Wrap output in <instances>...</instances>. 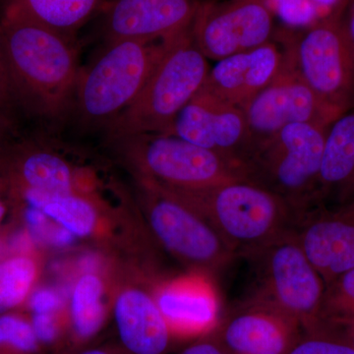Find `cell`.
<instances>
[{
    "mask_svg": "<svg viewBox=\"0 0 354 354\" xmlns=\"http://www.w3.org/2000/svg\"><path fill=\"white\" fill-rule=\"evenodd\" d=\"M329 127H283L256 147L244 169L246 178L283 198L301 220L318 208L317 188Z\"/></svg>",
    "mask_w": 354,
    "mask_h": 354,
    "instance_id": "cell-4",
    "label": "cell"
},
{
    "mask_svg": "<svg viewBox=\"0 0 354 354\" xmlns=\"http://www.w3.org/2000/svg\"><path fill=\"white\" fill-rule=\"evenodd\" d=\"M4 214H6V207L0 203V221L3 218Z\"/></svg>",
    "mask_w": 354,
    "mask_h": 354,
    "instance_id": "cell-35",
    "label": "cell"
},
{
    "mask_svg": "<svg viewBox=\"0 0 354 354\" xmlns=\"http://www.w3.org/2000/svg\"><path fill=\"white\" fill-rule=\"evenodd\" d=\"M191 25L160 41V57L141 92L109 124L114 137L167 134L179 113L201 90L211 67Z\"/></svg>",
    "mask_w": 354,
    "mask_h": 354,
    "instance_id": "cell-2",
    "label": "cell"
},
{
    "mask_svg": "<svg viewBox=\"0 0 354 354\" xmlns=\"http://www.w3.org/2000/svg\"><path fill=\"white\" fill-rule=\"evenodd\" d=\"M81 354H109L106 351H100V349H91V351H84Z\"/></svg>",
    "mask_w": 354,
    "mask_h": 354,
    "instance_id": "cell-34",
    "label": "cell"
},
{
    "mask_svg": "<svg viewBox=\"0 0 354 354\" xmlns=\"http://www.w3.org/2000/svg\"><path fill=\"white\" fill-rule=\"evenodd\" d=\"M302 333L285 314L251 298L220 322L215 337L228 354H286Z\"/></svg>",
    "mask_w": 354,
    "mask_h": 354,
    "instance_id": "cell-15",
    "label": "cell"
},
{
    "mask_svg": "<svg viewBox=\"0 0 354 354\" xmlns=\"http://www.w3.org/2000/svg\"><path fill=\"white\" fill-rule=\"evenodd\" d=\"M23 199L28 206L41 209L50 220L57 221L75 236H87L94 230L97 220L94 207L73 192L51 195L24 188Z\"/></svg>",
    "mask_w": 354,
    "mask_h": 354,
    "instance_id": "cell-21",
    "label": "cell"
},
{
    "mask_svg": "<svg viewBox=\"0 0 354 354\" xmlns=\"http://www.w3.org/2000/svg\"><path fill=\"white\" fill-rule=\"evenodd\" d=\"M32 327L39 342H51L57 337V326L53 314H32Z\"/></svg>",
    "mask_w": 354,
    "mask_h": 354,
    "instance_id": "cell-29",
    "label": "cell"
},
{
    "mask_svg": "<svg viewBox=\"0 0 354 354\" xmlns=\"http://www.w3.org/2000/svg\"><path fill=\"white\" fill-rule=\"evenodd\" d=\"M342 20H344V27H346V34H348L349 44H351L354 58V0H351V2H349L348 9H346Z\"/></svg>",
    "mask_w": 354,
    "mask_h": 354,
    "instance_id": "cell-31",
    "label": "cell"
},
{
    "mask_svg": "<svg viewBox=\"0 0 354 354\" xmlns=\"http://www.w3.org/2000/svg\"><path fill=\"white\" fill-rule=\"evenodd\" d=\"M62 297L57 291L41 288L32 292L30 297V309L32 314H53L62 306Z\"/></svg>",
    "mask_w": 354,
    "mask_h": 354,
    "instance_id": "cell-28",
    "label": "cell"
},
{
    "mask_svg": "<svg viewBox=\"0 0 354 354\" xmlns=\"http://www.w3.org/2000/svg\"><path fill=\"white\" fill-rule=\"evenodd\" d=\"M37 265L29 256L0 261V315L9 313L29 297L37 278Z\"/></svg>",
    "mask_w": 354,
    "mask_h": 354,
    "instance_id": "cell-24",
    "label": "cell"
},
{
    "mask_svg": "<svg viewBox=\"0 0 354 354\" xmlns=\"http://www.w3.org/2000/svg\"><path fill=\"white\" fill-rule=\"evenodd\" d=\"M102 283L94 274H85L74 288L71 299V316L74 329L81 337H92L104 322L102 304Z\"/></svg>",
    "mask_w": 354,
    "mask_h": 354,
    "instance_id": "cell-23",
    "label": "cell"
},
{
    "mask_svg": "<svg viewBox=\"0 0 354 354\" xmlns=\"http://www.w3.org/2000/svg\"><path fill=\"white\" fill-rule=\"evenodd\" d=\"M203 0H106L102 6L106 43L120 39L153 43L191 25Z\"/></svg>",
    "mask_w": 354,
    "mask_h": 354,
    "instance_id": "cell-13",
    "label": "cell"
},
{
    "mask_svg": "<svg viewBox=\"0 0 354 354\" xmlns=\"http://www.w3.org/2000/svg\"><path fill=\"white\" fill-rule=\"evenodd\" d=\"M211 221L236 255H249L297 228L299 216L283 198L247 178L205 189H167Z\"/></svg>",
    "mask_w": 354,
    "mask_h": 354,
    "instance_id": "cell-3",
    "label": "cell"
},
{
    "mask_svg": "<svg viewBox=\"0 0 354 354\" xmlns=\"http://www.w3.org/2000/svg\"><path fill=\"white\" fill-rule=\"evenodd\" d=\"M155 197L149 220L167 250L207 271L221 270L236 256L211 221L188 203L164 188Z\"/></svg>",
    "mask_w": 354,
    "mask_h": 354,
    "instance_id": "cell-10",
    "label": "cell"
},
{
    "mask_svg": "<svg viewBox=\"0 0 354 354\" xmlns=\"http://www.w3.org/2000/svg\"><path fill=\"white\" fill-rule=\"evenodd\" d=\"M335 330V332L339 333L344 335L346 339L354 346V323L349 324L348 326H344V327L339 328V329H332Z\"/></svg>",
    "mask_w": 354,
    "mask_h": 354,
    "instance_id": "cell-33",
    "label": "cell"
},
{
    "mask_svg": "<svg viewBox=\"0 0 354 354\" xmlns=\"http://www.w3.org/2000/svg\"><path fill=\"white\" fill-rule=\"evenodd\" d=\"M354 198V109L330 125L324 145L317 199L319 207L346 204Z\"/></svg>",
    "mask_w": 354,
    "mask_h": 354,
    "instance_id": "cell-18",
    "label": "cell"
},
{
    "mask_svg": "<svg viewBox=\"0 0 354 354\" xmlns=\"http://www.w3.org/2000/svg\"><path fill=\"white\" fill-rule=\"evenodd\" d=\"M129 138L139 144L146 171L167 189L200 190L246 178L239 165L174 135L144 134Z\"/></svg>",
    "mask_w": 354,
    "mask_h": 354,
    "instance_id": "cell-8",
    "label": "cell"
},
{
    "mask_svg": "<svg viewBox=\"0 0 354 354\" xmlns=\"http://www.w3.org/2000/svg\"><path fill=\"white\" fill-rule=\"evenodd\" d=\"M191 28L203 55L218 62L272 41L274 16L260 0H203Z\"/></svg>",
    "mask_w": 354,
    "mask_h": 354,
    "instance_id": "cell-9",
    "label": "cell"
},
{
    "mask_svg": "<svg viewBox=\"0 0 354 354\" xmlns=\"http://www.w3.org/2000/svg\"><path fill=\"white\" fill-rule=\"evenodd\" d=\"M106 0H11L7 7L17 9L44 25L72 35L97 11Z\"/></svg>",
    "mask_w": 354,
    "mask_h": 354,
    "instance_id": "cell-20",
    "label": "cell"
},
{
    "mask_svg": "<svg viewBox=\"0 0 354 354\" xmlns=\"http://www.w3.org/2000/svg\"><path fill=\"white\" fill-rule=\"evenodd\" d=\"M319 328L339 329L354 323V269L325 285Z\"/></svg>",
    "mask_w": 354,
    "mask_h": 354,
    "instance_id": "cell-25",
    "label": "cell"
},
{
    "mask_svg": "<svg viewBox=\"0 0 354 354\" xmlns=\"http://www.w3.org/2000/svg\"><path fill=\"white\" fill-rule=\"evenodd\" d=\"M38 346L31 321L12 313L0 315V354H32Z\"/></svg>",
    "mask_w": 354,
    "mask_h": 354,
    "instance_id": "cell-26",
    "label": "cell"
},
{
    "mask_svg": "<svg viewBox=\"0 0 354 354\" xmlns=\"http://www.w3.org/2000/svg\"><path fill=\"white\" fill-rule=\"evenodd\" d=\"M11 86H12V83H11L10 76L7 70L1 41H0V93L6 94Z\"/></svg>",
    "mask_w": 354,
    "mask_h": 354,
    "instance_id": "cell-32",
    "label": "cell"
},
{
    "mask_svg": "<svg viewBox=\"0 0 354 354\" xmlns=\"http://www.w3.org/2000/svg\"><path fill=\"white\" fill-rule=\"evenodd\" d=\"M179 354H228L225 348L216 341L215 337L211 339L199 342L184 349Z\"/></svg>",
    "mask_w": 354,
    "mask_h": 354,
    "instance_id": "cell-30",
    "label": "cell"
},
{
    "mask_svg": "<svg viewBox=\"0 0 354 354\" xmlns=\"http://www.w3.org/2000/svg\"><path fill=\"white\" fill-rule=\"evenodd\" d=\"M167 134L218 153L243 171L253 151L243 109L202 88L179 113Z\"/></svg>",
    "mask_w": 354,
    "mask_h": 354,
    "instance_id": "cell-12",
    "label": "cell"
},
{
    "mask_svg": "<svg viewBox=\"0 0 354 354\" xmlns=\"http://www.w3.org/2000/svg\"><path fill=\"white\" fill-rule=\"evenodd\" d=\"M0 41L12 86L41 113L64 111L80 74L72 35L7 7Z\"/></svg>",
    "mask_w": 354,
    "mask_h": 354,
    "instance_id": "cell-1",
    "label": "cell"
},
{
    "mask_svg": "<svg viewBox=\"0 0 354 354\" xmlns=\"http://www.w3.org/2000/svg\"><path fill=\"white\" fill-rule=\"evenodd\" d=\"M286 354H354V346L335 330L319 328L302 333Z\"/></svg>",
    "mask_w": 354,
    "mask_h": 354,
    "instance_id": "cell-27",
    "label": "cell"
},
{
    "mask_svg": "<svg viewBox=\"0 0 354 354\" xmlns=\"http://www.w3.org/2000/svg\"><path fill=\"white\" fill-rule=\"evenodd\" d=\"M285 64L283 44L271 41L259 48L216 62L209 70L202 90L244 109L279 75Z\"/></svg>",
    "mask_w": 354,
    "mask_h": 354,
    "instance_id": "cell-16",
    "label": "cell"
},
{
    "mask_svg": "<svg viewBox=\"0 0 354 354\" xmlns=\"http://www.w3.org/2000/svg\"><path fill=\"white\" fill-rule=\"evenodd\" d=\"M243 111L253 151L288 125L315 123L329 127L339 118L317 97L286 62L279 75L249 102Z\"/></svg>",
    "mask_w": 354,
    "mask_h": 354,
    "instance_id": "cell-11",
    "label": "cell"
},
{
    "mask_svg": "<svg viewBox=\"0 0 354 354\" xmlns=\"http://www.w3.org/2000/svg\"><path fill=\"white\" fill-rule=\"evenodd\" d=\"M20 178L24 188L51 195L69 194L73 178L69 165L55 153H30L20 165Z\"/></svg>",
    "mask_w": 354,
    "mask_h": 354,
    "instance_id": "cell-22",
    "label": "cell"
},
{
    "mask_svg": "<svg viewBox=\"0 0 354 354\" xmlns=\"http://www.w3.org/2000/svg\"><path fill=\"white\" fill-rule=\"evenodd\" d=\"M246 257L257 279L252 298L279 310L304 332L316 330L325 283L300 245L295 228Z\"/></svg>",
    "mask_w": 354,
    "mask_h": 354,
    "instance_id": "cell-5",
    "label": "cell"
},
{
    "mask_svg": "<svg viewBox=\"0 0 354 354\" xmlns=\"http://www.w3.org/2000/svg\"><path fill=\"white\" fill-rule=\"evenodd\" d=\"M156 301L169 328L178 332H205L218 322V298L206 279H187L172 283L160 291Z\"/></svg>",
    "mask_w": 354,
    "mask_h": 354,
    "instance_id": "cell-19",
    "label": "cell"
},
{
    "mask_svg": "<svg viewBox=\"0 0 354 354\" xmlns=\"http://www.w3.org/2000/svg\"><path fill=\"white\" fill-rule=\"evenodd\" d=\"M351 202H354V198H353V200H351ZM351 202H348V203H351Z\"/></svg>",
    "mask_w": 354,
    "mask_h": 354,
    "instance_id": "cell-36",
    "label": "cell"
},
{
    "mask_svg": "<svg viewBox=\"0 0 354 354\" xmlns=\"http://www.w3.org/2000/svg\"><path fill=\"white\" fill-rule=\"evenodd\" d=\"M295 232L325 285L354 269V202L312 209Z\"/></svg>",
    "mask_w": 354,
    "mask_h": 354,
    "instance_id": "cell-14",
    "label": "cell"
},
{
    "mask_svg": "<svg viewBox=\"0 0 354 354\" xmlns=\"http://www.w3.org/2000/svg\"><path fill=\"white\" fill-rule=\"evenodd\" d=\"M121 342L133 354H162L169 344V326L157 301L145 291L127 290L114 304Z\"/></svg>",
    "mask_w": 354,
    "mask_h": 354,
    "instance_id": "cell-17",
    "label": "cell"
},
{
    "mask_svg": "<svg viewBox=\"0 0 354 354\" xmlns=\"http://www.w3.org/2000/svg\"><path fill=\"white\" fill-rule=\"evenodd\" d=\"M160 50V41L106 43L101 55L79 74L75 94L83 118L94 123L113 122L141 92Z\"/></svg>",
    "mask_w": 354,
    "mask_h": 354,
    "instance_id": "cell-6",
    "label": "cell"
},
{
    "mask_svg": "<svg viewBox=\"0 0 354 354\" xmlns=\"http://www.w3.org/2000/svg\"><path fill=\"white\" fill-rule=\"evenodd\" d=\"M286 62L339 116L354 109V58L344 20L279 32Z\"/></svg>",
    "mask_w": 354,
    "mask_h": 354,
    "instance_id": "cell-7",
    "label": "cell"
}]
</instances>
